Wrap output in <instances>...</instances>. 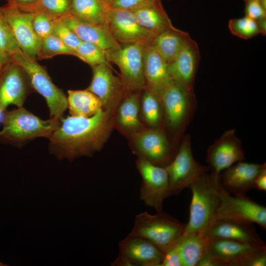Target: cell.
<instances>
[{"label": "cell", "mask_w": 266, "mask_h": 266, "mask_svg": "<svg viewBox=\"0 0 266 266\" xmlns=\"http://www.w3.org/2000/svg\"><path fill=\"white\" fill-rule=\"evenodd\" d=\"M168 175L171 195H177L201 175L210 169L194 158L191 136H184L173 160L165 167Z\"/></svg>", "instance_id": "8"}, {"label": "cell", "mask_w": 266, "mask_h": 266, "mask_svg": "<svg viewBox=\"0 0 266 266\" xmlns=\"http://www.w3.org/2000/svg\"><path fill=\"white\" fill-rule=\"evenodd\" d=\"M151 0H114L109 7L114 9L132 10Z\"/></svg>", "instance_id": "40"}, {"label": "cell", "mask_w": 266, "mask_h": 266, "mask_svg": "<svg viewBox=\"0 0 266 266\" xmlns=\"http://www.w3.org/2000/svg\"><path fill=\"white\" fill-rule=\"evenodd\" d=\"M53 19L41 11L34 12L32 20L34 31L40 40L52 33Z\"/></svg>", "instance_id": "37"}, {"label": "cell", "mask_w": 266, "mask_h": 266, "mask_svg": "<svg viewBox=\"0 0 266 266\" xmlns=\"http://www.w3.org/2000/svg\"><path fill=\"white\" fill-rule=\"evenodd\" d=\"M7 4L14 6L21 10L35 12L39 0H6Z\"/></svg>", "instance_id": "41"}, {"label": "cell", "mask_w": 266, "mask_h": 266, "mask_svg": "<svg viewBox=\"0 0 266 266\" xmlns=\"http://www.w3.org/2000/svg\"><path fill=\"white\" fill-rule=\"evenodd\" d=\"M67 94L71 116L88 117L103 109L99 98L87 90H68Z\"/></svg>", "instance_id": "28"}, {"label": "cell", "mask_w": 266, "mask_h": 266, "mask_svg": "<svg viewBox=\"0 0 266 266\" xmlns=\"http://www.w3.org/2000/svg\"><path fill=\"white\" fill-rule=\"evenodd\" d=\"M108 7L114 0H102Z\"/></svg>", "instance_id": "46"}, {"label": "cell", "mask_w": 266, "mask_h": 266, "mask_svg": "<svg viewBox=\"0 0 266 266\" xmlns=\"http://www.w3.org/2000/svg\"><path fill=\"white\" fill-rule=\"evenodd\" d=\"M200 57L197 43L190 37L180 53L168 64L169 72L173 80L188 91H194Z\"/></svg>", "instance_id": "18"}, {"label": "cell", "mask_w": 266, "mask_h": 266, "mask_svg": "<svg viewBox=\"0 0 266 266\" xmlns=\"http://www.w3.org/2000/svg\"><path fill=\"white\" fill-rule=\"evenodd\" d=\"M260 30V34L265 35L266 34V18L256 20Z\"/></svg>", "instance_id": "45"}, {"label": "cell", "mask_w": 266, "mask_h": 266, "mask_svg": "<svg viewBox=\"0 0 266 266\" xmlns=\"http://www.w3.org/2000/svg\"><path fill=\"white\" fill-rule=\"evenodd\" d=\"M1 122L0 141L17 144L38 137L49 138L61 123L55 118L42 120L22 107L5 112Z\"/></svg>", "instance_id": "3"}, {"label": "cell", "mask_w": 266, "mask_h": 266, "mask_svg": "<svg viewBox=\"0 0 266 266\" xmlns=\"http://www.w3.org/2000/svg\"><path fill=\"white\" fill-rule=\"evenodd\" d=\"M143 118L150 128L164 129V113L160 98L145 88L140 103Z\"/></svg>", "instance_id": "30"}, {"label": "cell", "mask_w": 266, "mask_h": 266, "mask_svg": "<svg viewBox=\"0 0 266 266\" xmlns=\"http://www.w3.org/2000/svg\"><path fill=\"white\" fill-rule=\"evenodd\" d=\"M264 164L250 163L244 161L235 163L220 173L222 187L234 195H246L249 190L254 189V180Z\"/></svg>", "instance_id": "20"}, {"label": "cell", "mask_w": 266, "mask_h": 266, "mask_svg": "<svg viewBox=\"0 0 266 266\" xmlns=\"http://www.w3.org/2000/svg\"><path fill=\"white\" fill-rule=\"evenodd\" d=\"M160 266H183L182 260L176 243L164 254Z\"/></svg>", "instance_id": "39"}, {"label": "cell", "mask_w": 266, "mask_h": 266, "mask_svg": "<svg viewBox=\"0 0 266 266\" xmlns=\"http://www.w3.org/2000/svg\"><path fill=\"white\" fill-rule=\"evenodd\" d=\"M60 18L81 41L93 43L104 50L116 48L120 45L114 38L106 25L84 22L70 13Z\"/></svg>", "instance_id": "22"}, {"label": "cell", "mask_w": 266, "mask_h": 266, "mask_svg": "<svg viewBox=\"0 0 266 266\" xmlns=\"http://www.w3.org/2000/svg\"><path fill=\"white\" fill-rule=\"evenodd\" d=\"M151 42L146 44L144 54L146 88L159 98L173 80L169 73L168 64L155 49Z\"/></svg>", "instance_id": "21"}, {"label": "cell", "mask_w": 266, "mask_h": 266, "mask_svg": "<svg viewBox=\"0 0 266 266\" xmlns=\"http://www.w3.org/2000/svg\"><path fill=\"white\" fill-rule=\"evenodd\" d=\"M190 37L188 33L174 27L158 34L151 42L162 58L169 64L180 53Z\"/></svg>", "instance_id": "25"}, {"label": "cell", "mask_w": 266, "mask_h": 266, "mask_svg": "<svg viewBox=\"0 0 266 266\" xmlns=\"http://www.w3.org/2000/svg\"><path fill=\"white\" fill-rule=\"evenodd\" d=\"M159 98L163 109L164 130L170 132L176 141H182L197 108L194 91L173 80Z\"/></svg>", "instance_id": "4"}, {"label": "cell", "mask_w": 266, "mask_h": 266, "mask_svg": "<svg viewBox=\"0 0 266 266\" xmlns=\"http://www.w3.org/2000/svg\"><path fill=\"white\" fill-rule=\"evenodd\" d=\"M240 139L234 129L225 131L214 141L207 151L206 161L212 172L220 173L235 163L245 160Z\"/></svg>", "instance_id": "16"}, {"label": "cell", "mask_w": 266, "mask_h": 266, "mask_svg": "<svg viewBox=\"0 0 266 266\" xmlns=\"http://www.w3.org/2000/svg\"><path fill=\"white\" fill-rule=\"evenodd\" d=\"M228 28L233 34L244 39L260 34L257 21L245 16L230 20Z\"/></svg>", "instance_id": "33"}, {"label": "cell", "mask_w": 266, "mask_h": 266, "mask_svg": "<svg viewBox=\"0 0 266 266\" xmlns=\"http://www.w3.org/2000/svg\"><path fill=\"white\" fill-rule=\"evenodd\" d=\"M258 248L230 239L213 238H209L206 253L220 266H236L245 255Z\"/></svg>", "instance_id": "23"}, {"label": "cell", "mask_w": 266, "mask_h": 266, "mask_svg": "<svg viewBox=\"0 0 266 266\" xmlns=\"http://www.w3.org/2000/svg\"><path fill=\"white\" fill-rule=\"evenodd\" d=\"M220 181V175L207 172L190 185L189 188L192 191L190 215L183 234H203L216 219L219 204L218 186Z\"/></svg>", "instance_id": "2"}, {"label": "cell", "mask_w": 266, "mask_h": 266, "mask_svg": "<svg viewBox=\"0 0 266 266\" xmlns=\"http://www.w3.org/2000/svg\"><path fill=\"white\" fill-rule=\"evenodd\" d=\"M0 49L10 58L22 52L0 7Z\"/></svg>", "instance_id": "34"}, {"label": "cell", "mask_w": 266, "mask_h": 266, "mask_svg": "<svg viewBox=\"0 0 266 266\" xmlns=\"http://www.w3.org/2000/svg\"><path fill=\"white\" fill-rule=\"evenodd\" d=\"M131 10L139 25L155 36L174 28L161 0H152Z\"/></svg>", "instance_id": "24"}, {"label": "cell", "mask_w": 266, "mask_h": 266, "mask_svg": "<svg viewBox=\"0 0 266 266\" xmlns=\"http://www.w3.org/2000/svg\"><path fill=\"white\" fill-rule=\"evenodd\" d=\"M105 25L119 44L147 43L155 36L139 25L131 10L109 7Z\"/></svg>", "instance_id": "14"}, {"label": "cell", "mask_w": 266, "mask_h": 266, "mask_svg": "<svg viewBox=\"0 0 266 266\" xmlns=\"http://www.w3.org/2000/svg\"><path fill=\"white\" fill-rule=\"evenodd\" d=\"M7 266V265L0 262V266Z\"/></svg>", "instance_id": "48"}, {"label": "cell", "mask_w": 266, "mask_h": 266, "mask_svg": "<svg viewBox=\"0 0 266 266\" xmlns=\"http://www.w3.org/2000/svg\"><path fill=\"white\" fill-rule=\"evenodd\" d=\"M52 33L74 51L81 42L76 34L62 21L61 18L53 20Z\"/></svg>", "instance_id": "36"}, {"label": "cell", "mask_w": 266, "mask_h": 266, "mask_svg": "<svg viewBox=\"0 0 266 266\" xmlns=\"http://www.w3.org/2000/svg\"><path fill=\"white\" fill-rule=\"evenodd\" d=\"M203 234L209 238H227L255 247H266L253 224L229 219H216Z\"/></svg>", "instance_id": "19"}, {"label": "cell", "mask_w": 266, "mask_h": 266, "mask_svg": "<svg viewBox=\"0 0 266 266\" xmlns=\"http://www.w3.org/2000/svg\"><path fill=\"white\" fill-rule=\"evenodd\" d=\"M185 224L162 211L155 214L147 211L136 215L130 234L144 238L164 254L183 233Z\"/></svg>", "instance_id": "5"}, {"label": "cell", "mask_w": 266, "mask_h": 266, "mask_svg": "<svg viewBox=\"0 0 266 266\" xmlns=\"http://www.w3.org/2000/svg\"><path fill=\"white\" fill-rule=\"evenodd\" d=\"M136 165L142 178L140 189V200L157 212L162 211L164 200L172 195L165 167L141 158L137 159Z\"/></svg>", "instance_id": "10"}, {"label": "cell", "mask_w": 266, "mask_h": 266, "mask_svg": "<svg viewBox=\"0 0 266 266\" xmlns=\"http://www.w3.org/2000/svg\"><path fill=\"white\" fill-rule=\"evenodd\" d=\"M260 1L264 8L266 9V0H260Z\"/></svg>", "instance_id": "47"}, {"label": "cell", "mask_w": 266, "mask_h": 266, "mask_svg": "<svg viewBox=\"0 0 266 266\" xmlns=\"http://www.w3.org/2000/svg\"><path fill=\"white\" fill-rule=\"evenodd\" d=\"M209 238L202 233L183 234L176 242L183 266H196L207 251Z\"/></svg>", "instance_id": "27"}, {"label": "cell", "mask_w": 266, "mask_h": 266, "mask_svg": "<svg viewBox=\"0 0 266 266\" xmlns=\"http://www.w3.org/2000/svg\"><path fill=\"white\" fill-rule=\"evenodd\" d=\"M147 43L120 44L105 50L107 61L119 67L120 79L128 92H139L146 88L144 54Z\"/></svg>", "instance_id": "7"}, {"label": "cell", "mask_w": 266, "mask_h": 266, "mask_svg": "<svg viewBox=\"0 0 266 266\" xmlns=\"http://www.w3.org/2000/svg\"><path fill=\"white\" fill-rule=\"evenodd\" d=\"M11 60V58L4 54L0 49V75L5 66Z\"/></svg>", "instance_id": "44"}, {"label": "cell", "mask_w": 266, "mask_h": 266, "mask_svg": "<svg viewBox=\"0 0 266 266\" xmlns=\"http://www.w3.org/2000/svg\"><path fill=\"white\" fill-rule=\"evenodd\" d=\"M70 13L84 22L105 25L109 7L102 0H70Z\"/></svg>", "instance_id": "29"}, {"label": "cell", "mask_w": 266, "mask_h": 266, "mask_svg": "<svg viewBox=\"0 0 266 266\" xmlns=\"http://www.w3.org/2000/svg\"><path fill=\"white\" fill-rule=\"evenodd\" d=\"M122 99L117 109L116 121L126 133L134 134L140 131L139 119L140 102L139 92H129Z\"/></svg>", "instance_id": "26"}, {"label": "cell", "mask_w": 266, "mask_h": 266, "mask_svg": "<svg viewBox=\"0 0 266 266\" xmlns=\"http://www.w3.org/2000/svg\"><path fill=\"white\" fill-rule=\"evenodd\" d=\"M245 16L255 20L266 18V9L260 0H244Z\"/></svg>", "instance_id": "38"}, {"label": "cell", "mask_w": 266, "mask_h": 266, "mask_svg": "<svg viewBox=\"0 0 266 266\" xmlns=\"http://www.w3.org/2000/svg\"><path fill=\"white\" fill-rule=\"evenodd\" d=\"M196 266H220V265L206 252L199 261Z\"/></svg>", "instance_id": "43"}, {"label": "cell", "mask_w": 266, "mask_h": 266, "mask_svg": "<svg viewBox=\"0 0 266 266\" xmlns=\"http://www.w3.org/2000/svg\"><path fill=\"white\" fill-rule=\"evenodd\" d=\"M11 59L24 70L32 87L45 99L50 117L61 120L68 108L67 98L53 83L45 68L22 52L14 54Z\"/></svg>", "instance_id": "6"}, {"label": "cell", "mask_w": 266, "mask_h": 266, "mask_svg": "<svg viewBox=\"0 0 266 266\" xmlns=\"http://www.w3.org/2000/svg\"><path fill=\"white\" fill-rule=\"evenodd\" d=\"M75 51L68 47L52 33L41 40L37 59H50L56 55L62 54L75 56Z\"/></svg>", "instance_id": "31"}, {"label": "cell", "mask_w": 266, "mask_h": 266, "mask_svg": "<svg viewBox=\"0 0 266 266\" xmlns=\"http://www.w3.org/2000/svg\"><path fill=\"white\" fill-rule=\"evenodd\" d=\"M254 188L259 191H266V164H264L254 182Z\"/></svg>", "instance_id": "42"}, {"label": "cell", "mask_w": 266, "mask_h": 266, "mask_svg": "<svg viewBox=\"0 0 266 266\" xmlns=\"http://www.w3.org/2000/svg\"><path fill=\"white\" fill-rule=\"evenodd\" d=\"M133 144L138 158L154 165L166 166L174 158V150L166 131L161 128H150L133 134Z\"/></svg>", "instance_id": "11"}, {"label": "cell", "mask_w": 266, "mask_h": 266, "mask_svg": "<svg viewBox=\"0 0 266 266\" xmlns=\"http://www.w3.org/2000/svg\"><path fill=\"white\" fill-rule=\"evenodd\" d=\"M75 51V56L91 66L103 63L109 64L106 59L105 50L93 43L81 41Z\"/></svg>", "instance_id": "32"}, {"label": "cell", "mask_w": 266, "mask_h": 266, "mask_svg": "<svg viewBox=\"0 0 266 266\" xmlns=\"http://www.w3.org/2000/svg\"><path fill=\"white\" fill-rule=\"evenodd\" d=\"M219 204L216 219H229L239 222L256 223L266 229V207L246 196L234 195L225 190L220 181L218 186Z\"/></svg>", "instance_id": "9"}, {"label": "cell", "mask_w": 266, "mask_h": 266, "mask_svg": "<svg viewBox=\"0 0 266 266\" xmlns=\"http://www.w3.org/2000/svg\"><path fill=\"white\" fill-rule=\"evenodd\" d=\"M70 9V0H39L36 11H43L55 19L69 13Z\"/></svg>", "instance_id": "35"}, {"label": "cell", "mask_w": 266, "mask_h": 266, "mask_svg": "<svg viewBox=\"0 0 266 266\" xmlns=\"http://www.w3.org/2000/svg\"><path fill=\"white\" fill-rule=\"evenodd\" d=\"M93 76L86 90L99 98L103 110L113 113L127 92L120 78L115 76L109 64L92 66Z\"/></svg>", "instance_id": "13"}, {"label": "cell", "mask_w": 266, "mask_h": 266, "mask_svg": "<svg viewBox=\"0 0 266 266\" xmlns=\"http://www.w3.org/2000/svg\"><path fill=\"white\" fill-rule=\"evenodd\" d=\"M112 113L103 109L88 117L68 116L48 138L49 150L60 159L73 160L101 149L113 127Z\"/></svg>", "instance_id": "1"}, {"label": "cell", "mask_w": 266, "mask_h": 266, "mask_svg": "<svg viewBox=\"0 0 266 266\" xmlns=\"http://www.w3.org/2000/svg\"><path fill=\"white\" fill-rule=\"evenodd\" d=\"M31 85L26 73L12 60L0 75V111L4 112L10 104L22 107Z\"/></svg>", "instance_id": "17"}, {"label": "cell", "mask_w": 266, "mask_h": 266, "mask_svg": "<svg viewBox=\"0 0 266 266\" xmlns=\"http://www.w3.org/2000/svg\"><path fill=\"white\" fill-rule=\"evenodd\" d=\"M1 8L22 52L29 58L37 60L41 40L36 35L33 27L34 12L24 11L8 4Z\"/></svg>", "instance_id": "15"}, {"label": "cell", "mask_w": 266, "mask_h": 266, "mask_svg": "<svg viewBox=\"0 0 266 266\" xmlns=\"http://www.w3.org/2000/svg\"><path fill=\"white\" fill-rule=\"evenodd\" d=\"M119 253L112 266H160L164 253L141 237L129 234L119 244Z\"/></svg>", "instance_id": "12"}]
</instances>
